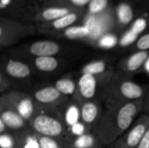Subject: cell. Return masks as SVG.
Here are the masks:
<instances>
[{"label": "cell", "mask_w": 149, "mask_h": 148, "mask_svg": "<svg viewBox=\"0 0 149 148\" xmlns=\"http://www.w3.org/2000/svg\"><path fill=\"white\" fill-rule=\"evenodd\" d=\"M142 113H145L149 116V84L147 85V92L143 100V110Z\"/></svg>", "instance_id": "32"}, {"label": "cell", "mask_w": 149, "mask_h": 148, "mask_svg": "<svg viewBox=\"0 0 149 148\" xmlns=\"http://www.w3.org/2000/svg\"><path fill=\"white\" fill-rule=\"evenodd\" d=\"M31 0H0L1 16L18 18Z\"/></svg>", "instance_id": "22"}, {"label": "cell", "mask_w": 149, "mask_h": 148, "mask_svg": "<svg viewBox=\"0 0 149 148\" xmlns=\"http://www.w3.org/2000/svg\"><path fill=\"white\" fill-rule=\"evenodd\" d=\"M80 74H89L93 76H104L115 72L111 62L107 58H97L85 64L80 69Z\"/></svg>", "instance_id": "19"}, {"label": "cell", "mask_w": 149, "mask_h": 148, "mask_svg": "<svg viewBox=\"0 0 149 148\" xmlns=\"http://www.w3.org/2000/svg\"><path fill=\"white\" fill-rule=\"evenodd\" d=\"M65 141L69 148H102L103 147L93 132L86 133L81 136Z\"/></svg>", "instance_id": "23"}, {"label": "cell", "mask_w": 149, "mask_h": 148, "mask_svg": "<svg viewBox=\"0 0 149 148\" xmlns=\"http://www.w3.org/2000/svg\"><path fill=\"white\" fill-rule=\"evenodd\" d=\"M30 129L38 136L65 140L67 126L62 120L58 109H41L29 121Z\"/></svg>", "instance_id": "4"}, {"label": "cell", "mask_w": 149, "mask_h": 148, "mask_svg": "<svg viewBox=\"0 0 149 148\" xmlns=\"http://www.w3.org/2000/svg\"><path fill=\"white\" fill-rule=\"evenodd\" d=\"M149 28V11L139 17L125 31L121 38V44H134L139 37Z\"/></svg>", "instance_id": "18"}, {"label": "cell", "mask_w": 149, "mask_h": 148, "mask_svg": "<svg viewBox=\"0 0 149 148\" xmlns=\"http://www.w3.org/2000/svg\"><path fill=\"white\" fill-rule=\"evenodd\" d=\"M131 51H149V28L132 44Z\"/></svg>", "instance_id": "30"}, {"label": "cell", "mask_w": 149, "mask_h": 148, "mask_svg": "<svg viewBox=\"0 0 149 148\" xmlns=\"http://www.w3.org/2000/svg\"><path fill=\"white\" fill-rule=\"evenodd\" d=\"M138 148H149V126Z\"/></svg>", "instance_id": "33"}, {"label": "cell", "mask_w": 149, "mask_h": 148, "mask_svg": "<svg viewBox=\"0 0 149 148\" xmlns=\"http://www.w3.org/2000/svg\"><path fill=\"white\" fill-rule=\"evenodd\" d=\"M0 72L10 79L14 85L30 82L36 75L31 65L24 59L6 54L1 58Z\"/></svg>", "instance_id": "8"}, {"label": "cell", "mask_w": 149, "mask_h": 148, "mask_svg": "<svg viewBox=\"0 0 149 148\" xmlns=\"http://www.w3.org/2000/svg\"><path fill=\"white\" fill-rule=\"evenodd\" d=\"M89 132H93V131L85 123H83L80 120L67 128V135H66L65 140H69L77 138V137L81 136Z\"/></svg>", "instance_id": "26"}, {"label": "cell", "mask_w": 149, "mask_h": 148, "mask_svg": "<svg viewBox=\"0 0 149 148\" xmlns=\"http://www.w3.org/2000/svg\"><path fill=\"white\" fill-rule=\"evenodd\" d=\"M88 31L86 28L84 27H77V26H72L67 30H65V31H63L62 33H60L57 38H63L65 37L69 39H72V38H84L87 35Z\"/></svg>", "instance_id": "29"}, {"label": "cell", "mask_w": 149, "mask_h": 148, "mask_svg": "<svg viewBox=\"0 0 149 148\" xmlns=\"http://www.w3.org/2000/svg\"><path fill=\"white\" fill-rule=\"evenodd\" d=\"M26 61L31 65L35 73L39 75L55 74L67 65V61L64 57L57 56L34 58L26 59Z\"/></svg>", "instance_id": "15"}, {"label": "cell", "mask_w": 149, "mask_h": 148, "mask_svg": "<svg viewBox=\"0 0 149 148\" xmlns=\"http://www.w3.org/2000/svg\"><path fill=\"white\" fill-rule=\"evenodd\" d=\"M0 147L18 148V140L17 133L10 132L0 134Z\"/></svg>", "instance_id": "28"}, {"label": "cell", "mask_w": 149, "mask_h": 148, "mask_svg": "<svg viewBox=\"0 0 149 148\" xmlns=\"http://www.w3.org/2000/svg\"><path fill=\"white\" fill-rule=\"evenodd\" d=\"M73 10L44 3L40 0H31L17 19L35 24L52 22Z\"/></svg>", "instance_id": "6"}, {"label": "cell", "mask_w": 149, "mask_h": 148, "mask_svg": "<svg viewBox=\"0 0 149 148\" xmlns=\"http://www.w3.org/2000/svg\"><path fill=\"white\" fill-rule=\"evenodd\" d=\"M147 92V85H142L131 76L116 72L104 88L100 97L105 108L143 101Z\"/></svg>", "instance_id": "2"}, {"label": "cell", "mask_w": 149, "mask_h": 148, "mask_svg": "<svg viewBox=\"0 0 149 148\" xmlns=\"http://www.w3.org/2000/svg\"><path fill=\"white\" fill-rule=\"evenodd\" d=\"M31 94L38 106L45 110H57L69 99V98L64 96L53 84L50 83L35 85L31 89Z\"/></svg>", "instance_id": "10"}, {"label": "cell", "mask_w": 149, "mask_h": 148, "mask_svg": "<svg viewBox=\"0 0 149 148\" xmlns=\"http://www.w3.org/2000/svg\"><path fill=\"white\" fill-rule=\"evenodd\" d=\"M1 96H3L28 123L40 110V107L36 103L31 92L13 89Z\"/></svg>", "instance_id": "11"}, {"label": "cell", "mask_w": 149, "mask_h": 148, "mask_svg": "<svg viewBox=\"0 0 149 148\" xmlns=\"http://www.w3.org/2000/svg\"><path fill=\"white\" fill-rule=\"evenodd\" d=\"M148 61L149 51H132L131 54L119 61V72L132 77L134 74L141 72Z\"/></svg>", "instance_id": "16"}, {"label": "cell", "mask_w": 149, "mask_h": 148, "mask_svg": "<svg viewBox=\"0 0 149 148\" xmlns=\"http://www.w3.org/2000/svg\"><path fill=\"white\" fill-rule=\"evenodd\" d=\"M39 148H69L65 140L53 139L37 135Z\"/></svg>", "instance_id": "25"}, {"label": "cell", "mask_w": 149, "mask_h": 148, "mask_svg": "<svg viewBox=\"0 0 149 148\" xmlns=\"http://www.w3.org/2000/svg\"><path fill=\"white\" fill-rule=\"evenodd\" d=\"M58 113L67 128L80 121L79 103L73 99H69L65 103L59 106Z\"/></svg>", "instance_id": "20"}, {"label": "cell", "mask_w": 149, "mask_h": 148, "mask_svg": "<svg viewBox=\"0 0 149 148\" xmlns=\"http://www.w3.org/2000/svg\"><path fill=\"white\" fill-rule=\"evenodd\" d=\"M113 0H92L86 9V11L92 15H97L105 11L112 3Z\"/></svg>", "instance_id": "27"}, {"label": "cell", "mask_w": 149, "mask_h": 148, "mask_svg": "<svg viewBox=\"0 0 149 148\" xmlns=\"http://www.w3.org/2000/svg\"><path fill=\"white\" fill-rule=\"evenodd\" d=\"M143 101L105 108L93 132L103 146L113 144L142 113Z\"/></svg>", "instance_id": "1"}, {"label": "cell", "mask_w": 149, "mask_h": 148, "mask_svg": "<svg viewBox=\"0 0 149 148\" xmlns=\"http://www.w3.org/2000/svg\"><path fill=\"white\" fill-rule=\"evenodd\" d=\"M72 51H73V48L63 42L55 39H40L10 48L7 51V53L26 60L39 57H64Z\"/></svg>", "instance_id": "3"}, {"label": "cell", "mask_w": 149, "mask_h": 148, "mask_svg": "<svg viewBox=\"0 0 149 148\" xmlns=\"http://www.w3.org/2000/svg\"><path fill=\"white\" fill-rule=\"evenodd\" d=\"M0 120L3 121L8 130L17 133L29 129V123L25 120L3 97H0Z\"/></svg>", "instance_id": "14"}, {"label": "cell", "mask_w": 149, "mask_h": 148, "mask_svg": "<svg viewBox=\"0 0 149 148\" xmlns=\"http://www.w3.org/2000/svg\"><path fill=\"white\" fill-rule=\"evenodd\" d=\"M149 126V116L141 113L114 143L113 148H138Z\"/></svg>", "instance_id": "13"}, {"label": "cell", "mask_w": 149, "mask_h": 148, "mask_svg": "<svg viewBox=\"0 0 149 148\" xmlns=\"http://www.w3.org/2000/svg\"><path fill=\"white\" fill-rule=\"evenodd\" d=\"M86 13V10H73L52 22L37 24L38 32L56 38L65 30L79 24Z\"/></svg>", "instance_id": "12"}, {"label": "cell", "mask_w": 149, "mask_h": 148, "mask_svg": "<svg viewBox=\"0 0 149 148\" xmlns=\"http://www.w3.org/2000/svg\"><path fill=\"white\" fill-rule=\"evenodd\" d=\"M38 33L37 24L6 16L0 17V47L11 48L22 39Z\"/></svg>", "instance_id": "5"}, {"label": "cell", "mask_w": 149, "mask_h": 148, "mask_svg": "<svg viewBox=\"0 0 149 148\" xmlns=\"http://www.w3.org/2000/svg\"><path fill=\"white\" fill-rule=\"evenodd\" d=\"M115 72L104 76L80 74V76L78 78L77 93L73 99L77 100L78 102L91 99H100L104 88L107 86Z\"/></svg>", "instance_id": "9"}, {"label": "cell", "mask_w": 149, "mask_h": 148, "mask_svg": "<svg viewBox=\"0 0 149 148\" xmlns=\"http://www.w3.org/2000/svg\"><path fill=\"white\" fill-rule=\"evenodd\" d=\"M79 103L80 109V120L93 131L105 110L102 106L103 103L100 99H91Z\"/></svg>", "instance_id": "17"}, {"label": "cell", "mask_w": 149, "mask_h": 148, "mask_svg": "<svg viewBox=\"0 0 149 148\" xmlns=\"http://www.w3.org/2000/svg\"><path fill=\"white\" fill-rule=\"evenodd\" d=\"M13 86L14 84L12 83V81L8 79L5 75H3V73L0 72V92L1 95L5 94L7 92H9L10 91L13 90Z\"/></svg>", "instance_id": "31"}, {"label": "cell", "mask_w": 149, "mask_h": 148, "mask_svg": "<svg viewBox=\"0 0 149 148\" xmlns=\"http://www.w3.org/2000/svg\"><path fill=\"white\" fill-rule=\"evenodd\" d=\"M149 11V0H120L114 8L115 27L127 30L139 17Z\"/></svg>", "instance_id": "7"}, {"label": "cell", "mask_w": 149, "mask_h": 148, "mask_svg": "<svg viewBox=\"0 0 149 148\" xmlns=\"http://www.w3.org/2000/svg\"><path fill=\"white\" fill-rule=\"evenodd\" d=\"M44 3L66 7L72 10H86L92 0H40Z\"/></svg>", "instance_id": "24"}, {"label": "cell", "mask_w": 149, "mask_h": 148, "mask_svg": "<svg viewBox=\"0 0 149 148\" xmlns=\"http://www.w3.org/2000/svg\"><path fill=\"white\" fill-rule=\"evenodd\" d=\"M53 85L64 96L74 99L78 90V78L72 74H66L56 79Z\"/></svg>", "instance_id": "21"}]
</instances>
